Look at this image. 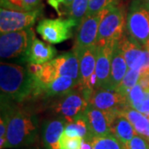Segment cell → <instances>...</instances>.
Wrapping results in <instances>:
<instances>
[{
  "mask_svg": "<svg viewBox=\"0 0 149 149\" xmlns=\"http://www.w3.org/2000/svg\"><path fill=\"white\" fill-rule=\"evenodd\" d=\"M0 92L2 103L22 104L42 96V85L27 68L1 62Z\"/></svg>",
  "mask_w": 149,
  "mask_h": 149,
  "instance_id": "6da1fadb",
  "label": "cell"
},
{
  "mask_svg": "<svg viewBox=\"0 0 149 149\" xmlns=\"http://www.w3.org/2000/svg\"><path fill=\"white\" fill-rule=\"evenodd\" d=\"M2 103V102H1ZM9 120L7 130L6 148H27L36 143L40 132L37 114L32 109L7 103Z\"/></svg>",
  "mask_w": 149,
  "mask_h": 149,
  "instance_id": "7a4b0ae2",
  "label": "cell"
},
{
  "mask_svg": "<svg viewBox=\"0 0 149 149\" xmlns=\"http://www.w3.org/2000/svg\"><path fill=\"white\" fill-rule=\"evenodd\" d=\"M27 68L42 85H46L59 76H67L80 84V59L76 52H65L43 65L28 64Z\"/></svg>",
  "mask_w": 149,
  "mask_h": 149,
  "instance_id": "3957f363",
  "label": "cell"
},
{
  "mask_svg": "<svg viewBox=\"0 0 149 149\" xmlns=\"http://www.w3.org/2000/svg\"><path fill=\"white\" fill-rule=\"evenodd\" d=\"M49 103V110L55 116L65 118L69 123L85 113L89 105V100L78 85L64 95L50 100Z\"/></svg>",
  "mask_w": 149,
  "mask_h": 149,
  "instance_id": "277c9868",
  "label": "cell"
},
{
  "mask_svg": "<svg viewBox=\"0 0 149 149\" xmlns=\"http://www.w3.org/2000/svg\"><path fill=\"white\" fill-rule=\"evenodd\" d=\"M126 32L141 47H149V7L143 0L131 2L126 18Z\"/></svg>",
  "mask_w": 149,
  "mask_h": 149,
  "instance_id": "5b68a950",
  "label": "cell"
},
{
  "mask_svg": "<svg viewBox=\"0 0 149 149\" xmlns=\"http://www.w3.org/2000/svg\"><path fill=\"white\" fill-rule=\"evenodd\" d=\"M126 18L127 14L122 6L118 4L109 8L100 22L96 45L118 42L125 34Z\"/></svg>",
  "mask_w": 149,
  "mask_h": 149,
  "instance_id": "8992f818",
  "label": "cell"
},
{
  "mask_svg": "<svg viewBox=\"0 0 149 149\" xmlns=\"http://www.w3.org/2000/svg\"><path fill=\"white\" fill-rule=\"evenodd\" d=\"M32 27L21 31L1 33L0 56L2 59L23 58L35 39Z\"/></svg>",
  "mask_w": 149,
  "mask_h": 149,
  "instance_id": "52a82bcc",
  "label": "cell"
},
{
  "mask_svg": "<svg viewBox=\"0 0 149 149\" xmlns=\"http://www.w3.org/2000/svg\"><path fill=\"white\" fill-rule=\"evenodd\" d=\"M42 8L32 11H19L1 8L0 9V32L21 31L32 27L42 16Z\"/></svg>",
  "mask_w": 149,
  "mask_h": 149,
  "instance_id": "ba28073f",
  "label": "cell"
},
{
  "mask_svg": "<svg viewBox=\"0 0 149 149\" xmlns=\"http://www.w3.org/2000/svg\"><path fill=\"white\" fill-rule=\"evenodd\" d=\"M73 27H77V25L70 18L42 19L37 24V32L47 42L59 44L72 37Z\"/></svg>",
  "mask_w": 149,
  "mask_h": 149,
  "instance_id": "9c48e42d",
  "label": "cell"
},
{
  "mask_svg": "<svg viewBox=\"0 0 149 149\" xmlns=\"http://www.w3.org/2000/svg\"><path fill=\"white\" fill-rule=\"evenodd\" d=\"M128 69L139 70L141 75L149 74V47H143L133 41L128 33L119 41Z\"/></svg>",
  "mask_w": 149,
  "mask_h": 149,
  "instance_id": "30bf717a",
  "label": "cell"
},
{
  "mask_svg": "<svg viewBox=\"0 0 149 149\" xmlns=\"http://www.w3.org/2000/svg\"><path fill=\"white\" fill-rule=\"evenodd\" d=\"M89 104L109 114L115 115L128 106L127 99L118 91L109 89H95L89 98Z\"/></svg>",
  "mask_w": 149,
  "mask_h": 149,
  "instance_id": "8fae6325",
  "label": "cell"
},
{
  "mask_svg": "<svg viewBox=\"0 0 149 149\" xmlns=\"http://www.w3.org/2000/svg\"><path fill=\"white\" fill-rule=\"evenodd\" d=\"M108 10L109 8L103 10L95 15L85 16L80 26L77 27L73 48L74 51H81L96 45L100 22Z\"/></svg>",
  "mask_w": 149,
  "mask_h": 149,
  "instance_id": "7c38bea8",
  "label": "cell"
},
{
  "mask_svg": "<svg viewBox=\"0 0 149 149\" xmlns=\"http://www.w3.org/2000/svg\"><path fill=\"white\" fill-rule=\"evenodd\" d=\"M117 43L109 42L103 45H96L95 74L97 83L95 89H109L111 73L112 56Z\"/></svg>",
  "mask_w": 149,
  "mask_h": 149,
  "instance_id": "4fadbf2b",
  "label": "cell"
},
{
  "mask_svg": "<svg viewBox=\"0 0 149 149\" xmlns=\"http://www.w3.org/2000/svg\"><path fill=\"white\" fill-rule=\"evenodd\" d=\"M76 52V51H74ZM80 59V84L88 100L94 88L91 85V78L95 73L96 45L76 52Z\"/></svg>",
  "mask_w": 149,
  "mask_h": 149,
  "instance_id": "5bb4252c",
  "label": "cell"
},
{
  "mask_svg": "<svg viewBox=\"0 0 149 149\" xmlns=\"http://www.w3.org/2000/svg\"><path fill=\"white\" fill-rule=\"evenodd\" d=\"M68 123L61 117L54 116L44 120L41 128V135L45 149H60V139Z\"/></svg>",
  "mask_w": 149,
  "mask_h": 149,
  "instance_id": "9a60e30c",
  "label": "cell"
},
{
  "mask_svg": "<svg viewBox=\"0 0 149 149\" xmlns=\"http://www.w3.org/2000/svg\"><path fill=\"white\" fill-rule=\"evenodd\" d=\"M85 115L88 121L92 139L111 133V123L115 115L102 111L90 104L85 110Z\"/></svg>",
  "mask_w": 149,
  "mask_h": 149,
  "instance_id": "2e32d148",
  "label": "cell"
},
{
  "mask_svg": "<svg viewBox=\"0 0 149 149\" xmlns=\"http://www.w3.org/2000/svg\"><path fill=\"white\" fill-rule=\"evenodd\" d=\"M56 54L57 51L54 47L35 38L22 61L28 64L43 65L53 60Z\"/></svg>",
  "mask_w": 149,
  "mask_h": 149,
  "instance_id": "e0dca14e",
  "label": "cell"
},
{
  "mask_svg": "<svg viewBox=\"0 0 149 149\" xmlns=\"http://www.w3.org/2000/svg\"><path fill=\"white\" fill-rule=\"evenodd\" d=\"M128 70V66L118 42L114 47L112 56L111 73H110V80L109 85V90L117 91Z\"/></svg>",
  "mask_w": 149,
  "mask_h": 149,
  "instance_id": "ac0fdd59",
  "label": "cell"
},
{
  "mask_svg": "<svg viewBox=\"0 0 149 149\" xmlns=\"http://www.w3.org/2000/svg\"><path fill=\"white\" fill-rule=\"evenodd\" d=\"M79 85V82L67 76H59L49 84L43 85L42 88L44 99L52 100L53 98L62 95L74 89Z\"/></svg>",
  "mask_w": 149,
  "mask_h": 149,
  "instance_id": "d6986e66",
  "label": "cell"
},
{
  "mask_svg": "<svg viewBox=\"0 0 149 149\" xmlns=\"http://www.w3.org/2000/svg\"><path fill=\"white\" fill-rule=\"evenodd\" d=\"M111 133L113 134L124 146L128 144L137 135L133 124L121 113H118L113 117L111 123Z\"/></svg>",
  "mask_w": 149,
  "mask_h": 149,
  "instance_id": "ffe728a7",
  "label": "cell"
},
{
  "mask_svg": "<svg viewBox=\"0 0 149 149\" xmlns=\"http://www.w3.org/2000/svg\"><path fill=\"white\" fill-rule=\"evenodd\" d=\"M133 124L138 134L149 141V117L141 112L128 106L120 112Z\"/></svg>",
  "mask_w": 149,
  "mask_h": 149,
  "instance_id": "44dd1931",
  "label": "cell"
},
{
  "mask_svg": "<svg viewBox=\"0 0 149 149\" xmlns=\"http://www.w3.org/2000/svg\"><path fill=\"white\" fill-rule=\"evenodd\" d=\"M63 133L71 138L80 137L86 141H91L92 139L88 121L85 113L75 118L74 121L67 123Z\"/></svg>",
  "mask_w": 149,
  "mask_h": 149,
  "instance_id": "7402d4cb",
  "label": "cell"
},
{
  "mask_svg": "<svg viewBox=\"0 0 149 149\" xmlns=\"http://www.w3.org/2000/svg\"><path fill=\"white\" fill-rule=\"evenodd\" d=\"M1 8L19 11H32L42 8V0H1Z\"/></svg>",
  "mask_w": 149,
  "mask_h": 149,
  "instance_id": "603a6c76",
  "label": "cell"
},
{
  "mask_svg": "<svg viewBox=\"0 0 149 149\" xmlns=\"http://www.w3.org/2000/svg\"><path fill=\"white\" fill-rule=\"evenodd\" d=\"M88 8H89V0H74L72 4L66 10L65 14L69 18L73 19L76 22V25L78 27L86 16Z\"/></svg>",
  "mask_w": 149,
  "mask_h": 149,
  "instance_id": "cb8c5ba5",
  "label": "cell"
},
{
  "mask_svg": "<svg viewBox=\"0 0 149 149\" xmlns=\"http://www.w3.org/2000/svg\"><path fill=\"white\" fill-rule=\"evenodd\" d=\"M90 142L92 149H125L124 145L112 133L105 136L95 137Z\"/></svg>",
  "mask_w": 149,
  "mask_h": 149,
  "instance_id": "d4e9b609",
  "label": "cell"
},
{
  "mask_svg": "<svg viewBox=\"0 0 149 149\" xmlns=\"http://www.w3.org/2000/svg\"><path fill=\"white\" fill-rule=\"evenodd\" d=\"M140 77H141V72L139 70L128 69L125 76L123 79L121 84L117 89V91L122 94L123 96L127 97L129 91L139 83Z\"/></svg>",
  "mask_w": 149,
  "mask_h": 149,
  "instance_id": "484cf974",
  "label": "cell"
},
{
  "mask_svg": "<svg viewBox=\"0 0 149 149\" xmlns=\"http://www.w3.org/2000/svg\"><path fill=\"white\" fill-rule=\"evenodd\" d=\"M148 96L149 91L144 89L142 85L138 83L131 91H129V93L126 97L128 105L133 109H135Z\"/></svg>",
  "mask_w": 149,
  "mask_h": 149,
  "instance_id": "4316f807",
  "label": "cell"
},
{
  "mask_svg": "<svg viewBox=\"0 0 149 149\" xmlns=\"http://www.w3.org/2000/svg\"><path fill=\"white\" fill-rule=\"evenodd\" d=\"M8 120H9L8 104L7 103H1V117H0V148L1 149H5Z\"/></svg>",
  "mask_w": 149,
  "mask_h": 149,
  "instance_id": "83f0119b",
  "label": "cell"
},
{
  "mask_svg": "<svg viewBox=\"0 0 149 149\" xmlns=\"http://www.w3.org/2000/svg\"><path fill=\"white\" fill-rule=\"evenodd\" d=\"M118 0H89V8L86 16L98 14L104 9L118 4Z\"/></svg>",
  "mask_w": 149,
  "mask_h": 149,
  "instance_id": "f1b7e54d",
  "label": "cell"
},
{
  "mask_svg": "<svg viewBox=\"0 0 149 149\" xmlns=\"http://www.w3.org/2000/svg\"><path fill=\"white\" fill-rule=\"evenodd\" d=\"M83 139L80 137H68L64 133L60 139V149H80Z\"/></svg>",
  "mask_w": 149,
  "mask_h": 149,
  "instance_id": "f546056e",
  "label": "cell"
},
{
  "mask_svg": "<svg viewBox=\"0 0 149 149\" xmlns=\"http://www.w3.org/2000/svg\"><path fill=\"white\" fill-rule=\"evenodd\" d=\"M124 147L125 149H149V141L143 136L137 134Z\"/></svg>",
  "mask_w": 149,
  "mask_h": 149,
  "instance_id": "4dcf8cb0",
  "label": "cell"
},
{
  "mask_svg": "<svg viewBox=\"0 0 149 149\" xmlns=\"http://www.w3.org/2000/svg\"><path fill=\"white\" fill-rule=\"evenodd\" d=\"M134 109L143 113L145 115H147V116L149 117V96L146 100H144L139 105L136 107Z\"/></svg>",
  "mask_w": 149,
  "mask_h": 149,
  "instance_id": "1f68e13d",
  "label": "cell"
},
{
  "mask_svg": "<svg viewBox=\"0 0 149 149\" xmlns=\"http://www.w3.org/2000/svg\"><path fill=\"white\" fill-rule=\"evenodd\" d=\"M47 3L57 12L59 16H61V6H63L64 0H47Z\"/></svg>",
  "mask_w": 149,
  "mask_h": 149,
  "instance_id": "d6a6232c",
  "label": "cell"
},
{
  "mask_svg": "<svg viewBox=\"0 0 149 149\" xmlns=\"http://www.w3.org/2000/svg\"><path fill=\"white\" fill-rule=\"evenodd\" d=\"M80 149H92V145L90 141H86L84 140L82 141V143H81V148Z\"/></svg>",
  "mask_w": 149,
  "mask_h": 149,
  "instance_id": "836d02e7",
  "label": "cell"
},
{
  "mask_svg": "<svg viewBox=\"0 0 149 149\" xmlns=\"http://www.w3.org/2000/svg\"><path fill=\"white\" fill-rule=\"evenodd\" d=\"M143 1L146 3H147V4H148V6L149 7V0H143Z\"/></svg>",
  "mask_w": 149,
  "mask_h": 149,
  "instance_id": "e575fe53",
  "label": "cell"
},
{
  "mask_svg": "<svg viewBox=\"0 0 149 149\" xmlns=\"http://www.w3.org/2000/svg\"><path fill=\"white\" fill-rule=\"evenodd\" d=\"M26 149H35V148H26Z\"/></svg>",
  "mask_w": 149,
  "mask_h": 149,
  "instance_id": "d590c367",
  "label": "cell"
},
{
  "mask_svg": "<svg viewBox=\"0 0 149 149\" xmlns=\"http://www.w3.org/2000/svg\"><path fill=\"white\" fill-rule=\"evenodd\" d=\"M148 79H149V74H148Z\"/></svg>",
  "mask_w": 149,
  "mask_h": 149,
  "instance_id": "8d00e7d4",
  "label": "cell"
}]
</instances>
